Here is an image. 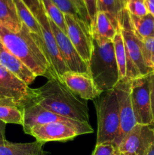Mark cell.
Listing matches in <instances>:
<instances>
[{"label": "cell", "mask_w": 154, "mask_h": 155, "mask_svg": "<svg viewBox=\"0 0 154 155\" xmlns=\"http://www.w3.org/2000/svg\"><path fill=\"white\" fill-rule=\"evenodd\" d=\"M113 46H114L115 56H116L118 69H119V80H122L126 77L127 60L123 38H122V33L119 31V29L113 39Z\"/></svg>", "instance_id": "603a6c76"}, {"label": "cell", "mask_w": 154, "mask_h": 155, "mask_svg": "<svg viewBox=\"0 0 154 155\" xmlns=\"http://www.w3.org/2000/svg\"><path fill=\"white\" fill-rule=\"evenodd\" d=\"M86 8H87L88 14L89 18H90L91 29L93 28L95 24V18H96L97 13H98V8H97V0H84ZM92 32V31H91Z\"/></svg>", "instance_id": "f546056e"}, {"label": "cell", "mask_w": 154, "mask_h": 155, "mask_svg": "<svg viewBox=\"0 0 154 155\" xmlns=\"http://www.w3.org/2000/svg\"><path fill=\"white\" fill-rule=\"evenodd\" d=\"M60 80L74 95L85 101L96 99L101 94L88 74L68 71L60 77Z\"/></svg>", "instance_id": "4fadbf2b"}, {"label": "cell", "mask_w": 154, "mask_h": 155, "mask_svg": "<svg viewBox=\"0 0 154 155\" xmlns=\"http://www.w3.org/2000/svg\"><path fill=\"white\" fill-rule=\"evenodd\" d=\"M0 65L7 69L27 85L36 80V76L0 41Z\"/></svg>", "instance_id": "9a60e30c"}, {"label": "cell", "mask_w": 154, "mask_h": 155, "mask_svg": "<svg viewBox=\"0 0 154 155\" xmlns=\"http://www.w3.org/2000/svg\"><path fill=\"white\" fill-rule=\"evenodd\" d=\"M92 133L94 130L88 122L71 120L36 126L30 130L29 135L33 136L38 142L45 143L52 141L72 140L79 135Z\"/></svg>", "instance_id": "8992f818"}, {"label": "cell", "mask_w": 154, "mask_h": 155, "mask_svg": "<svg viewBox=\"0 0 154 155\" xmlns=\"http://www.w3.org/2000/svg\"><path fill=\"white\" fill-rule=\"evenodd\" d=\"M153 132H154V125H153ZM146 155H154V138L152 143H151V145H149V148H148V151L147 152H146Z\"/></svg>", "instance_id": "e575fe53"}, {"label": "cell", "mask_w": 154, "mask_h": 155, "mask_svg": "<svg viewBox=\"0 0 154 155\" xmlns=\"http://www.w3.org/2000/svg\"><path fill=\"white\" fill-rule=\"evenodd\" d=\"M64 15H71L82 18L78 9L71 0H51ZM83 20V19H82Z\"/></svg>", "instance_id": "4316f807"}, {"label": "cell", "mask_w": 154, "mask_h": 155, "mask_svg": "<svg viewBox=\"0 0 154 155\" xmlns=\"http://www.w3.org/2000/svg\"><path fill=\"white\" fill-rule=\"evenodd\" d=\"M131 79L125 77L118 82L113 89L116 91L119 103V128L113 143L119 146L123 138L137 124L131 97Z\"/></svg>", "instance_id": "52a82bcc"}, {"label": "cell", "mask_w": 154, "mask_h": 155, "mask_svg": "<svg viewBox=\"0 0 154 155\" xmlns=\"http://www.w3.org/2000/svg\"><path fill=\"white\" fill-rule=\"evenodd\" d=\"M0 41L36 77L53 78L42 38L31 33L25 24H22L19 32L14 33L0 24Z\"/></svg>", "instance_id": "6da1fadb"}, {"label": "cell", "mask_w": 154, "mask_h": 155, "mask_svg": "<svg viewBox=\"0 0 154 155\" xmlns=\"http://www.w3.org/2000/svg\"><path fill=\"white\" fill-rule=\"evenodd\" d=\"M124 1H125V4H126L127 2H129V1H131V0H124Z\"/></svg>", "instance_id": "8d00e7d4"}, {"label": "cell", "mask_w": 154, "mask_h": 155, "mask_svg": "<svg viewBox=\"0 0 154 155\" xmlns=\"http://www.w3.org/2000/svg\"><path fill=\"white\" fill-rule=\"evenodd\" d=\"M0 120L5 124L22 126L24 121L23 108L20 107L13 100L0 99Z\"/></svg>", "instance_id": "d6986e66"}, {"label": "cell", "mask_w": 154, "mask_h": 155, "mask_svg": "<svg viewBox=\"0 0 154 155\" xmlns=\"http://www.w3.org/2000/svg\"><path fill=\"white\" fill-rule=\"evenodd\" d=\"M149 14L154 17V0H145Z\"/></svg>", "instance_id": "d6a6232c"}, {"label": "cell", "mask_w": 154, "mask_h": 155, "mask_svg": "<svg viewBox=\"0 0 154 155\" xmlns=\"http://www.w3.org/2000/svg\"><path fill=\"white\" fill-rule=\"evenodd\" d=\"M41 142L28 143H14L0 140V155H38L43 151V145Z\"/></svg>", "instance_id": "e0dca14e"}, {"label": "cell", "mask_w": 154, "mask_h": 155, "mask_svg": "<svg viewBox=\"0 0 154 155\" xmlns=\"http://www.w3.org/2000/svg\"><path fill=\"white\" fill-rule=\"evenodd\" d=\"M23 114L24 121L22 127L26 134H29L30 130L36 126L57 121H69L72 120L49 111L34 102L26 105L23 109Z\"/></svg>", "instance_id": "5bb4252c"}, {"label": "cell", "mask_w": 154, "mask_h": 155, "mask_svg": "<svg viewBox=\"0 0 154 155\" xmlns=\"http://www.w3.org/2000/svg\"><path fill=\"white\" fill-rule=\"evenodd\" d=\"M49 19V18H48ZM51 30L55 37L60 55L69 70L72 72L88 74V67L73 46L69 37L52 21L49 19ZM89 75V74H88Z\"/></svg>", "instance_id": "7c38bea8"}, {"label": "cell", "mask_w": 154, "mask_h": 155, "mask_svg": "<svg viewBox=\"0 0 154 155\" xmlns=\"http://www.w3.org/2000/svg\"><path fill=\"white\" fill-rule=\"evenodd\" d=\"M36 96L35 89L20 80L0 65V99H11L24 109L26 105L33 102Z\"/></svg>", "instance_id": "30bf717a"}, {"label": "cell", "mask_w": 154, "mask_h": 155, "mask_svg": "<svg viewBox=\"0 0 154 155\" xmlns=\"http://www.w3.org/2000/svg\"><path fill=\"white\" fill-rule=\"evenodd\" d=\"M98 117L96 145L114 142L119 128V103L114 89L103 92L94 100Z\"/></svg>", "instance_id": "5b68a950"}, {"label": "cell", "mask_w": 154, "mask_h": 155, "mask_svg": "<svg viewBox=\"0 0 154 155\" xmlns=\"http://www.w3.org/2000/svg\"><path fill=\"white\" fill-rule=\"evenodd\" d=\"M35 92L33 102L64 117L88 122L87 102L80 100L59 79H48L43 86L35 89Z\"/></svg>", "instance_id": "7a4b0ae2"}, {"label": "cell", "mask_w": 154, "mask_h": 155, "mask_svg": "<svg viewBox=\"0 0 154 155\" xmlns=\"http://www.w3.org/2000/svg\"><path fill=\"white\" fill-rule=\"evenodd\" d=\"M5 123L0 120V140L5 139Z\"/></svg>", "instance_id": "836d02e7"}, {"label": "cell", "mask_w": 154, "mask_h": 155, "mask_svg": "<svg viewBox=\"0 0 154 155\" xmlns=\"http://www.w3.org/2000/svg\"><path fill=\"white\" fill-rule=\"evenodd\" d=\"M131 97L137 124H153L151 108L149 74L131 80Z\"/></svg>", "instance_id": "9c48e42d"}, {"label": "cell", "mask_w": 154, "mask_h": 155, "mask_svg": "<svg viewBox=\"0 0 154 155\" xmlns=\"http://www.w3.org/2000/svg\"><path fill=\"white\" fill-rule=\"evenodd\" d=\"M14 2L21 23L25 24L31 33L38 35L41 37L42 30H41L40 25L31 11L27 8L22 0H14Z\"/></svg>", "instance_id": "44dd1931"}, {"label": "cell", "mask_w": 154, "mask_h": 155, "mask_svg": "<svg viewBox=\"0 0 154 155\" xmlns=\"http://www.w3.org/2000/svg\"><path fill=\"white\" fill-rule=\"evenodd\" d=\"M119 29L123 38L126 53V77L133 80L152 73L145 64L142 40L134 33L130 14L126 8L122 11L119 16Z\"/></svg>", "instance_id": "277c9868"}, {"label": "cell", "mask_w": 154, "mask_h": 155, "mask_svg": "<svg viewBox=\"0 0 154 155\" xmlns=\"http://www.w3.org/2000/svg\"><path fill=\"white\" fill-rule=\"evenodd\" d=\"M134 33L140 39L154 38V17L148 14L143 17L130 15Z\"/></svg>", "instance_id": "ffe728a7"}, {"label": "cell", "mask_w": 154, "mask_h": 155, "mask_svg": "<svg viewBox=\"0 0 154 155\" xmlns=\"http://www.w3.org/2000/svg\"><path fill=\"white\" fill-rule=\"evenodd\" d=\"M38 155H46V152H45V151H42V153H40V154H39Z\"/></svg>", "instance_id": "d590c367"}, {"label": "cell", "mask_w": 154, "mask_h": 155, "mask_svg": "<svg viewBox=\"0 0 154 155\" xmlns=\"http://www.w3.org/2000/svg\"><path fill=\"white\" fill-rule=\"evenodd\" d=\"M71 1L73 2V4L75 5V7L78 9L82 19H83L85 22H87L91 27L90 18H89L88 14V11L87 8H86L84 0H71Z\"/></svg>", "instance_id": "4dcf8cb0"}, {"label": "cell", "mask_w": 154, "mask_h": 155, "mask_svg": "<svg viewBox=\"0 0 154 155\" xmlns=\"http://www.w3.org/2000/svg\"><path fill=\"white\" fill-rule=\"evenodd\" d=\"M66 35L79 55L88 64L93 51V36L90 25L79 17L64 15Z\"/></svg>", "instance_id": "ba28073f"}, {"label": "cell", "mask_w": 154, "mask_h": 155, "mask_svg": "<svg viewBox=\"0 0 154 155\" xmlns=\"http://www.w3.org/2000/svg\"><path fill=\"white\" fill-rule=\"evenodd\" d=\"M153 125L136 124L118 146L119 152L124 155H146L154 138Z\"/></svg>", "instance_id": "8fae6325"}, {"label": "cell", "mask_w": 154, "mask_h": 155, "mask_svg": "<svg viewBox=\"0 0 154 155\" xmlns=\"http://www.w3.org/2000/svg\"><path fill=\"white\" fill-rule=\"evenodd\" d=\"M125 8L130 15L136 17H143L149 14L145 0H131L126 3Z\"/></svg>", "instance_id": "484cf974"}, {"label": "cell", "mask_w": 154, "mask_h": 155, "mask_svg": "<svg viewBox=\"0 0 154 155\" xmlns=\"http://www.w3.org/2000/svg\"><path fill=\"white\" fill-rule=\"evenodd\" d=\"M118 155H124V154H122V153H119V154H118Z\"/></svg>", "instance_id": "74e56055"}, {"label": "cell", "mask_w": 154, "mask_h": 155, "mask_svg": "<svg viewBox=\"0 0 154 155\" xmlns=\"http://www.w3.org/2000/svg\"><path fill=\"white\" fill-rule=\"evenodd\" d=\"M119 30V25L116 24L108 14L98 12L92 28V36L99 39L113 42Z\"/></svg>", "instance_id": "2e32d148"}, {"label": "cell", "mask_w": 154, "mask_h": 155, "mask_svg": "<svg viewBox=\"0 0 154 155\" xmlns=\"http://www.w3.org/2000/svg\"><path fill=\"white\" fill-rule=\"evenodd\" d=\"M88 67L89 76L101 93L113 89L120 80L113 42L93 36V51Z\"/></svg>", "instance_id": "3957f363"}, {"label": "cell", "mask_w": 154, "mask_h": 155, "mask_svg": "<svg viewBox=\"0 0 154 155\" xmlns=\"http://www.w3.org/2000/svg\"><path fill=\"white\" fill-rule=\"evenodd\" d=\"M149 90H150L151 108L154 123V71L149 74Z\"/></svg>", "instance_id": "1f68e13d"}, {"label": "cell", "mask_w": 154, "mask_h": 155, "mask_svg": "<svg viewBox=\"0 0 154 155\" xmlns=\"http://www.w3.org/2000/svg\"><path fill=\"white\" fill-rule=\"evenodd\" d=\"M42 4L48 18L66 34V25L64 14L51 0H42Z\"/></svg>", "instance_id": "cb8c5ba5"}, {"label": "cell", "mask_w": 154, "mask_h": 155, "mask_svg": "<svg viewBox=\"0 0 154 155\" xmlns=\"http://www.w3.org/2000/svg\"><path fill=\"white\" fill-rule=\"evenodd\" d=\"M22 1L31 11L36 19L44 14H46L42 4V0H22Z\"/></svg>", "instance_id": "f1b7e54d"}, {"label": "cell", "mask_w": 154, "mask_h": 155, "mask_svg": "<svg viewBox=\"0 0 154 155\" xmlns=\"http://www.w3.org/2000/svg\"><path fill=\"white\" fill-rule=\"evenodd\" d=\"M143 56L146 66L154 71V38L142 40Z\"/></svg>", "instance_id": "d4e9b609"}, {"label": "cell", "mask_w": 154, "mask_h": 155, "mask_svg": "<svg viewBox=\"0 0 154 155\" xmlns=\"http://www.w3.org/2000/svg\"><path fill=\"white\" fill-rule=\"evenodd\" d=\"M124 0H97V8L98 12L108 14L113 21L119 25V18L122 11L125 8Z\"/></svg>", "instance_id": "7402d4cb"}, {"label": "cell", "mask_w": 154, "mask_h": 155, "mask_svg": "<svg viewBox=\"0 0 154 155\" xmlns=\"http://www.w3.org/2000/svg\"><path fill=\"white\" fill-rule=\"evenodd\" d=\"M0 24L14 33L21 30L22 23L17 13L14 0H0Z\"/></svg>", "instance_id": "ac0fdd59"}, {"label": "cell", "mask_w": 154, "mask_h": 155, "mask_svg": "<svg viewBox=\"0 0 154 155\" xmlns=\"http://www.w3.org/2000/svg\"><path fill=\"white\" fill-rule=\"evenodd\" d=\"M119 153V148L114 143L107 142L95 145L92 155H118Z\"/></svg>", "instance_id": "83f0119b"}]
</instances>
